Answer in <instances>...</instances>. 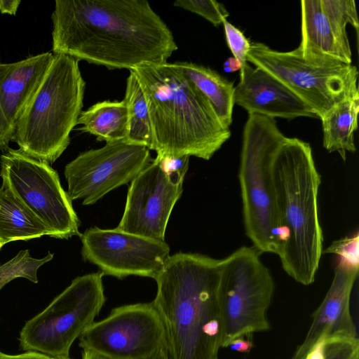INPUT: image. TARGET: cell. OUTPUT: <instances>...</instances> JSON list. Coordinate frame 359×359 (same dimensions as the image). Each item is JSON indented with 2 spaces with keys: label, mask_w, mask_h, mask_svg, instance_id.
<instances>
[{
  "label": "cell",
  "mask_w": 359,
  "mask_h": 359,
  "mask_svg": "<svg viewBox=\"0 0 359 359\" xmlns=\"http://www.w3.org/2000/svg\"><path fill=\"white\" fill-rule=\"evenodd\" d=\"M286 139L275 118L248 114L243 133L238 181L245 233L262 254L278 256L281 250L273 165Z\"/></svg>",
  "instance_id": "6"
},
{
  "label": "cell",
  "mask_w": 359,
  "mask_h": 359,
  "mask_svg": "<svg viewBox=\"0 0 359 359\" xmlns=\"http://www.w3.org/2000/svg\"><path fill=\"white\" fill-rule=\"evenodd\" d=\"M86 82L79 61L54 54L38 88L15 125L13 141L26 155L55 162L70 143V133L82 111Z\"/></svg>",
  "instance_id": "5"
},
{
  "label": "cell",
  "mask_w": 359,
  "mask_h": 359,
  "mask_svg": "<svg viewBox=\"0 0 359 359\" xmlns=\"http://www.w3.org/2000/svg\"><path fill=\"white\" fill-rule=\"evenodd\" d=\"M51 18L53 54L110 69L165 63L177 50L146 0H56Z\"/></svg>",
  "instance_id": "1"
},
{
  "label": "cell",
  "mask_w": 359,
  "mask_h": 359,
  "mask_svg": "<svg viewBox=\"0 0 359 359\" xmlns=\"http://www.w3.org/2000/svg\"><path fill=\"white\" fill-rule=\"evenodd\" d=\"M359 236L358 232L334 241L325 250L323 254H334L338 258L344 259L351 264L359 266Z\"/></svg>",
  "instance_id": "27"
},
{
  "label": "cell",
  "mask_w": 359,
  "mask_h": 359,
  "mask_svg": "<svg viewBox=\"0 0 359 359\" xmlns=\"http://www.w3.org/2000/svg\"><path fill=\"white\" fill-rule=\"evenodd\" d=\"M14 128L9 124L0 102V150L6 151L13 141Z\"/></svg>",
  "instance_id": "29"
},
{
  "label": "cell",
  "mask_w": 359,
  "mask_h": 359,
  "mask_svg": "<svg viewBox=\"0 0 359 359\" xmlns=\"http://www.w3.org/2000/svg\"><path fill=\"white\" fill-rule=\"evenodd\" d=\"M358 270L359 266L337 259L330 287L313 313L308 332L291 359H304L321 339L339 335L358 337L350 301Z\"/></svg>",
  "instance_id": "16"
},
{
  "label": "cell",
  "mask_w": 359,
  "mask_h": 359,
  "mask_svg": "<svg viewBox=\"0 0 359 359\" xmlns=\"http://www.w3.org/2000/svg\"><path fill=\"white\" fill-rule=\"evenodd\" d=\"M102 272L74 278L20 334L24 351L52 358H69L74 341L95 322L106 298Z\"/></svg>",
  "instance_id": "9"
},
{
  "label": "cell",
  "mask_w": 359,
  "mask_h": 359,
  "mask_svg": "<svg viewBox=\"0 0 359 359\" xmlns=\"http://www.w3.org/2000/svg\"><path fill=\"white\" fill-rule=\"evenodd\" d=\"M222 24L228 47L233 57L240 62L241 65L240 71H241L248 63L247 56L250 49L251 43L245 36L244 34L228 22L226 19L223 21Z\"/></svg>",
  "instance_id": "26"
},
{
  "label": "cell",
  "mask_w": 359,
  "mask_h": 359,
  "mask_svg": "<svg viewBox=\"0 0 359 359\" xmlns=\"http://www.w3.org/2000/svg\"><path fill=\"white\" fill-rule=\"evenodd\" d=\"M129 71L143 91L158 156L209 160L230 137L229 128L175 63L142 64Z\"/></svg>",
  "instance_id": "3"
},
{
  "label": "cell",
  "mask_w": 359,
  "mask_h": 359,
  "mask_svg": "<svg viewBox=\"0 0 359 359\" xmlns=\"http://www.w3.org/2000/svg\"><path fill=\"white\" fill-rule=\"evenodd\" d=\"M82 359H110L96 353L83 350L82 351Z\"/></svg>",
  "instance_id": "34"
},
{
  "label": "cell",
  "mask_w": 359,
  "mask_h": 359,
  "mask_svg": "<svg viewBox=\"0 0 359 359\" xmlns=\"http://www.w3.org/2000/svg\"><path fill=\"white\" fill-rule=\"evenodd\" d=\"M234 104L249 114L292 119L299 116L317 118L313 111L283 83L267 72L248 63L240 71L234 87Z\"/></svg>",
  "instance_id": "17"
},
{
  "label": "cell",
  "mask_w": 359,
  "mask_h": 359,
  "mask_svg": "<svg viewBox=\"0 0 359 359\" xmlns=\"http://www.w3.org/2000/svg\"><path fill=\"white\" fill-rule=\"evenodd\" d=\"M0 175L24 205L52 230L53 238L81 236L72 201L48 163L20 149H8L1 156Z\"/></svg>",
  "instance_id": "10"
},
{
  "label": "cell",
  "mask_w": 359,
  "mask_h": 359,
  "mask_svg": "<svg viewBox=\"0 0 359 359\" xmlns=\"http://www.w3.org/2000/svg\"><path fill=\"white\" fill-rule=\"evenodd\" d=\"M153 359H170L168 350L164 349L161 351Z\"/></svg>",
  "instance_id": "35"
},
{
  "label": "cell",
  "mask_w": 359,
  "mask_h": 359,
  "mask_svg": "<svg viewBox=\"0 0 359 359\" xmlns=\"http://www.w3.org/2000/svg\"><path fill=\"white\" fill-rule=\"evenodd\" d=\"M358 114L359 95L337 103L320 118L323 147L327 151H338L344 160L346 151H355L354 133L358 128Z\"/></svg>",
  "instance_id": "20"
},
{
  "label": "cell",
  "mask_w": 359,
  "mask_h": 359,
  "mask_svg": "<svg viewBox=\"0 0 359 359\" xmlns=\"http://www.w3.org/2000/svg\"><path fill=\"white\" fill-rule=\"evenodd\" d=\"M301 15L302 55L351 64L346 26L358 29L355 1L302 0Z\"/></svg>",
  "instance_id": "15"
},
{
  "label": "cell",
  "mask_w": 359,
  "mask_h": 359,
  "mask_svg": "<svg viewBox=\"0 0 359 359\" xmlns=\"http://www.w3.org/2000/svg\"><path fill=\"white\" fill-rule=\"evenodd\" d=\"M47 355L35 352L27 351L25 353L18 355H9L0 351V359H54Z\"/></svg>",
  "instance_id": "31"
},
{
  "label": "cell",
  "mask_w": 359,
  "mask_h": 359,
  "mask_svg": "<svg viewBox=\"0 0 359 359\" xmlns=\"http://www.w3.org/2000/svg\"><path fill=\"white\" fill-rule=\"evenodd\" d=\"M175 63L208 100L222 123L229 128L235 104L233 83L209 67L187 62Z\"/></svg>",
  "instance_id": "21"
},
{
  "label": "cell",
  "mask_w": 359,
  "mask_h": 359,
  "mask_svg": "<svg viewBox=\"0 0 359 359\" xmlns=\"http://www.w3.org/2000/svg\"><path fill=\"white\" fill-rule=\"evenodd\" d=\"M54 54L46 52L13 63H0V102L9 124L15 125L48 70Z\"/></svg>",
  "instance_id": "18"
},
{
  "label": "cell",
  "mask_w": 359,
  "mask_h": 359,
  "mask_svg": "<svg viewBox=\"0 0 359 359\" xmlns=\"http://www.w3.org/2000/svg\"><path fill=\"white\" fill-rule=\"evenodd\" d=\"M174 6L196 13L215 26L222 24L229 15L224 6L214 0H177Z\"/></svg>",
  "instance_id": "25"
},
{
  "label": "cell",
  "mask_w": 359,
  "mask_h": 359,
  "mask_svg": "<svg viewBox=\"0 0 359 359\" xmlns=\"http://www.w3.org/2000/svg\"><path fill=\"white\" fill-rule=\"evenodd\" d=\"M123 100L128 113V133L124 141L154 150L147 104L142 88L131 72L127 78Z\"/></svg>",
  "instance_id": "23"
},
{
  "label": "cell",
  "mask_w": 359,
  "mask_h": 359,
  "mask_svg": "<svg viewBox=\"0 0 359 359\" xmlns=\"http://www.w3.org/2000/svg\"><path fill=\"white\" fill-rule=\"evenodd\" d=\"M261 255L254 246H242L220 259L221 347L226 348L235 338L270 328L267 311L275 285Z\"/></svg>",
  "instance_id": "7"
},
{
  "label": "cell",
  "mask_w": 359,
  "mask_h": 359,
  "mask_svg": "<svg viewBox=\"0 0 359 359\" xmlns=\"http://www.w3.org/2000/svg\"><path fill=\"white\" fill-rule=\"evenodd\" d=\"M220 269V259L179 252L155 277L152 303L164 326L170 359H218Z\"/></svg>",
  "instance_id": "2"
},
{
  "label": "cell",
  "mask_w": 359,
  "mask_h": 359,
  "mask_svg": "<svg viewBox=\"0 0 359 359\" xmlns=\"http://www.w3.org/2000/svg\"><path fill=\"white\" fill-rule=\"evenodd\" d=\"M83 259L97 266L103 275L121 279L128 276L155 278L170 255L159 241L118 230L93 227L81 234Z\"/></svg>",
  "instance_id": "13"
},
{
  "label": "cell",
  "mask_w": 359,
  "mask_h": 359,
  "mask_svg": "<svg viewBox=\"0 0 359 359\" xmlns=\"http://www.w3.org/2000/svg\"><path fill=\"white\" fill-rule=\"evenodd\" d=\"M273 175L281 241L278 257L290 277L309 285L315 280L323 250L318 208L321 177L310 144L287 137L276 155Z\"/></svg>",
  "instance_id": "4"
},
{
  "label": "cell",
  "mask_w": 359,
  "mask_h": 359,
  "mask_svg": "<svg viewBox=\"0 0 359 359\" xmlns=\"http://www.w3.org/2000/svg\"><path fill=\"white\" fill-rule=\"evenodd\" d=\"M20 3V0H0V12L2 14L15 15Z\"/></svg>",
  "instance_id": "32"
},
{
  "label": "cell",
  "mask_w": 359,
  "mask_h": 359,
  "mask_svg": "<svg viewBox=\"0 0 359 359\" xmlns=\"http://www.w3.org/2000/svg\"><path fill=\"white\" fill-rule=\"evenodd\" d=\"M247 61L287 86L321 118L334 105L359 95L355 66L306 57L294 49L280 52L262 43H251Z\"/></svg>",
  "instance_id": "8"
},
{
  "label": "cell",
  "mask_w": 359,
  "mask_h": 359,
  "mask_svg": "<svg viewBox=\"0 0 359 359\" xmlns=\"http://www.w3.org/2000/svg\"><path fill=\"white\" fill-rule=\"evenodd\" d=\"M79 339L82 350L110 359H153L168 350L164 326L152 302L114 308Z\"/></svg>",
  "instance_id": "11"
},
{
  "label": "cell",
  "mask_w": 359,
  "mask_h": 359,
  "mask_svg": "<svg viewBox=\"0 0 359 359\" xmlns=\"http://www.w3.org/2000/svg\"><path fill=\"white\" fill-rule=\"evenodd\" d=\"M128 113L126 102L105 100L82 111L77 124L80 130L106 142L125 140L128 133Z\"/></svg>",
  "instance_id": "22"
},
{
  "label": "cell",
  "mask_w": 359,
  "mask_h": 359,
  "mask_svg": "<svg viewBox=\"0 0 359 359\" xmlns=\"http://www.w3.org/2000/svg\"><path fill=\"white\" fill-rule=\"evenodd\" d=\"M183 183H174L154 158L132 182L122 218L116 229L165 241L172 208L182 194Z\"/></svg>",
  "instance_id": "14"
},
{
  "label": "cell",
  "mask_w": 359,
  "mask_h": 359,
  "mask_svg": "<svg viewBox=\"0 0 359 359\" xmlns=\"http://www.w3.org/2000/svg\"><path fill=\"white\" fill-rule=\"evenodd\" d=\"M53 238L52 230L39 219L2 181L0 188V243L28 241L43 236Z\"/></svg>",
  "instance_id": "19"
},
{
  "label": "cell",
  "mask_w": 359,
  "mask_h": 359,
  "mask_svg": "<svg viewBox=\"0 0 359 359\" xmlns=\"http://www.w3.org/2000/svg\"><path fill=\"white\" fill-rule=\"evenodd\" d=\"M189 157L187 155L180 156H164L155 158L160 163L163 170L174 183H183L185 174L189 168Z\"/></svg>",
  "instance_id": "28"
},
{
  "label": "cell",
  "mask_w": 359,
  "mask_h": 359,
  "mask_svg": "<svg viewBox=\"0 0 359 359\" xmlns=\"http://www.w3.org/2000/svg\"><path fill=\"white\" fill-rule=\"evenodd\" d=\"M152 161L150 150L144 146L124 140L106 142L66 165L67 194L72 201L94 204L111 190L131 182Z\"/></svg>",
  "instance_id": "12"
},
{
  "label": "cell",
  "mask_w": 359,
  "mask_h": 359,
  "mask_svg": "<svg viewBox=\"0 0 359 359\" xmlns=\"http://www.w3.org/2000/svg\"><path fill=\"white\" fill-rule=\"evenodd\" d=\"M241 68L240 62L234 57H229L223 64V69L226 72H234Z\"/></svg>",
  "instance_id": "33"
},
{
  "label": "cell",
  "mask_w": 359,
  "mask_h": 359,
  "mask_svg": "<svg viewBox=\"0 0 359 359\" xmlns=\"http://www.w3.org/2000/svg\"><path fill=\"white\" fill-rule=\"evenodd\" d=\"M2 246H3V245H2V244L0 243V248H1Z\"/></svg>",
  "instance_id": "37"
},
{
  "label": "cell",
  "mask_w": 359,
  "mask_h": 359,
  "mask_svg": "<svg viewBox=\"0 0 359 359\" xmlns=\"http://www.w3.org/2000/svg\"><path fill=\"white\" fill-rule=\"evenodd\" d=\"M54 359H71V358H69H69H55Z\"/></svg>",
  "instance_id": "36"
},
{
  "label": "cell",
  "mask_w": 359,
  "mask_h": 359,
  "mask_svg": "<svg viewBox=\"0 0 359 359\" xmlns=\"http://www.w3.org/2000/svg\"><path fill=\"white\" fill-rule=\"evenodd\" d=\"M227 347L238 352L248 353L253 348V342L250 339H245L244 337H240L233 339Z\"/></svg>",
  "instance_id": "30"
},
{
  "label": "cell",
  "mask_w": 359,
  "mask_h": 359,
  "mask_svg": "<svg viewBox=\"0 0 359 359\" xmlns=\"http://www.w3.org/2000/svg\"><path fill=\"white\" fill-rule=\"evenodd\" d=\"M53 257V255L48 252L42 259H35L29 256L28 250H20L13 259L0 266V290L16 278H25L36 283L38 269Z\"/></svg>",
  "instance_id": "24"
}]
</instances>
